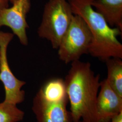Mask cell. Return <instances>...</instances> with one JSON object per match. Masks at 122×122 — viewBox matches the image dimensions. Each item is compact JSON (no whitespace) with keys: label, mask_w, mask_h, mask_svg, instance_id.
<instances>
[{"label":"cell","mask_w":122,"mask_h":122,"mask_svg":"<svg viewBox=\"0 0 122 122\" xmlns=\"http://www.w3.org/2000/svg\"><path fill=\"white\" fill-rule=\"evenodd\" d=\"M100 91L96 101L99 122H110L122 112V97L109 86L105 79L100 82Z\"/></svg>","instance_id":"cell-8"},{"label":"cell","mask_w":122,"mask_h":122,"mask_svg":"<svg viewBox=\"0 0 122 122\" xmlns=\"http://www.w3.org/2000/svg\"><path fill=\"white\" fill-rule=\"evenodd\" d=\"M39 91L46 100L50 102H58L67 97L64 80L61 78L48 80Z\"/></svg>","instance_id":"cell-11"},{"label":"cell","mask_w":122,"mask_h":122,"mask_svg":"<svg viewBox=\"0 0 122 122\" xmlns=\"http://www.w3.org/2000/svg\"><path fill=\"white\" fill-rule=\"evenodd\" d=\"M9 0V2H10L11 4L13 3L14 2V1L15 0Z\"/></svg>","instance_id":"cell-15"},{"label":"cell","mask_w":122,"mask_h":122,"mask_svg":"<svg viewBox=\"0 0 122 122\" xmlns=\"http://www.w3.org/2000/svg\"><path fill=\"white\" fill-rule=\"evenodd\" d=\"M68 97L58 102L46 100L41 92L36 94L32 110L38 122H72L70 111L66 109Z\"/></svg>","instance_id":"cell-7"},{"label":"cell","mask_w":122,"mask_h":122,"mask_svg":"<svg viewBox=\"0 0 122 122\" xmlns=\"http://www.w3.org/2000/svg\"><path fill=\"white\" fill-rule=\"evenodd\" d=\"M8 0H0V11L5 8L9 7Z\"/></svg>","instance_id":"cell-13"},{"label":"cell","mask_w":122,"mask_h":122,"mask_svg":"<svg viewBox=\"0 0 122 122\" xmlns=\"http://www.w3.org/2000/svg\"><path fill=\"white\" fill-rule=\"evenodd\" d=\"M24 116V112L16 105L5 101L0 103V122H20Z\"/></svg>","instance_id":"cell-12"},{"label":"cell","mask_w":122,"mask_h":122,"mask_svg":"<svg viewBox=\"0 0 122 122\" xmlns=\"http://www.w3.org/2000/svg\"><path fill=\"white\" fill-rule=\"evenodd\" d=\"M73 15L67 0H48L38 29L39 37L49 41L52 48L57 49Z\"/></svg>","instance_id":"cell-3"},{"label":"cell","mask_w":122,"mask_h":122,"mask_svg":"<svg viewBox=\"0 0 122 122\" xmlns=\"http://www.w3.org/2000/svg\"></svg>","instance_id":"cell-17"},{"label":"cell","mask_w":122,"mask_h":122,"mask_svg":"<svg viewBox=\"0 0 122 122\" xmlns=\"http://www.w3.org/2000/svg\"><path fill=\"white\" fill-rule=\"evenodd\" d=\"M12 5L0 11V28L6 26L10 28L14 35L17 37L24 46L28 44L26 30L29 28L26 20L27 15L30 9V0H15Z\"/></svg>","instance_id":"cell-6"},{"label":"cell","mask_w":122,"mask_h":122,"mask_svg":"<svg viewBox=\"0 0 122 122\" xmlns=\"http://www.w3.org/2000/svg\"><path fill=\"white\" fill-rule=\"evenodd\" d=\"M110 122H122V112L113 118Z\"/></svg>","instance_id":"cell-14"},{"label":"cell","mask_w":122,"mask_h":122,"mask_svg":"<svg viewBox=\"0 0 122 122\" xmlns=\"http://www.w3.org/2000/svg\"><path fill=\"white\" fill-rule=\"evenodd\" d=\"M74 15L86 23L92 33L89 53L105 61L111 57L122 59V44L118 39L122 31L109 26L105 19L92 5L93 0H67Z\"/></svg>","instance_id":"cell-2"},{"label":"cell","mask_w":122,"mask_h":122,"mask_svg":"<svg viewBox=\"0 0 122 122\" xmlns=\"http://www.w3.org/2000/svg\"><path fill=\"white\" fill-rule=\"evenodd\" d=\"M108 75L106 79L109 86L122 97V61L118 57H111L105 61Z\"/></svg>","instance_id":"cell-10"},{"label":"cell","mask_w":122,"mask_h":122,"mask_svg":"<svg viewBox=\"0 0 122 122\" xmlns=\"http://www.w3.org/2000/svg\"><path fill=\"white\" fill-rule=\"evenodd\" d=\"M14 35L13 33L0 31V81L5 91L4 101L17 105L25 100V92L21 89L26 82L17 78L9 66L7 48Z\"/></svg>","instance_id":"cell-5"},{"label":"cell","mask_w":122,"mask_h":122,"mask_svg":"<svg viewBox=\"0 0 122 122\" xmlns=\"http://www.w3.org/2000/svg\"><path fill=\"white\" fill-rule=\"evenodd\" d=\"M78 122H83V121H82V120H81V121H79Z\"/></svg>","instance_id":"cell-16"},{"label":"cell","mask_w":122,"mask_h":122,"mask_svg":"<svg viewBox=\"0 0 122 122\" xmlns=\"http://www.w3.org/2000/svg\"><path fill=\"white\" fill-rule=\"evenodd\" d=\"M92 39V33L86 23L81 17L74 15L57 48L59 59L66 64L79 60L84 54L89 53Z\"/></svg>","instance_id":"cell-4"},{"label":"cell","mask_w":122,"mask_h":122,"mask_svg":"<svg viewBox=\"0 0 122 122\" xmlns=\"http://www.w3.org/2000/svg\"><path fill=\"white\" fill-rule=\"evenodd\" d=\"M100 80V75H95L90 62L80 60L71 62L64 82L72 122H99L96 101Z\"/></svg>","instance_id":"cell-1"},{"label":"cell","mask_w":122,"mask_h":122,"mask_svg":"<svg viewBox=\"0 0 122 122\" xmlns=\"http://www.w3.org/2000/svg\"><path fill=\"white\" fill-rule=\"evenodd\" d=\"M92 5L109 26L122 31V0H93Z\"/></svg>","instance_id":"cell-9"}]
</instances>
